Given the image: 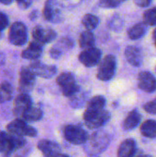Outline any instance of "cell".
<instances>
[{
  "label": "cell",
  "mask_w": 156,
  "mask_h": 157,
  "mask_svg": "<svg viewBox=\"0 0 156 157\" xmlns=\"http://www.w3.org/2000/svg\"><path fill=\"white\" fill-rule=\"evenodd\" d=\"M43 17L50 22L59 23L63 19L62 6L60 3L55 1H47L42 11Z\"/></svg>",
  "instance_id": "52a82bcc"
},
{
  "label": "cell",
  "mask_w": 156,
  "mask_h": 157,
  "mask_svg": "<svg viewBox=\"0 0 156 157\" xmlns=\"http://www.w3.org/2000/svg\"><path fill=\"white\" fill-rule=\"evenodd\" d=\"M32 106V99L29 94L20 93L14 100L13 112L17 117H22L23 114Z\"/></svg>",
  "instance_id": "4fadbf2b"
},
{
  "label": "cell",
  "mask_w": 156,
  "mask_h": 157,
  "mask_svg": "<svg viewBox=\"0 0 156 157\" xmlns=\"http://www.w3.org/2000/svg\"><path fill=\"white\" fill-rule=\"evenodd\" d=\"M6 131L9 134L21 137H36L38 135V132L34 127L28 125L23 119L19 118L9 122L6 126Z\"/></svg>",
  "instance_id": "277c9868"
},
{
  "label": "cell",
  "mask_w": 156,
  "mask_h": 157,
  "mask_svg": "<svg viewBox=\"0 0 156 157\" xmlns=\"http://www.w3.org/2000/svg\"><path fill=\"white\" fill-rule=\"evenodd\" d=\"M8 23H9V20H8V17H7L6 14L0 11V32L7 28Z\"/></svg>",
  "instance_id": "d6a6232c"
},
{
  "label": "cell",
  "mask_w": 156,
  "mask_h": 157,
  "mask_svg": "<svg viewBox=\"0 0 156 157\" xmlns=\"http://www.w3.org/2000/svg\"><path fill=\"white\" fill-rule=\"evenodd\" d=\"M17 5L18 6V7L20 9H27L32 5V1H28V0H26V1H17Z\"/></svg>",
  "instance_id": "e575fe53"
},
{
  "label": "cell",
  "mask_w": 156,
  "mask_h": 157,
  "mask_svg": "<svg viewBox=\"0 0 156 157\" xmlns=\"http://www.w3.org/2000/svg\"><path fill=\"white\" fill-rule=\"evenodd\" d=\"M82 23H83L84 27L87 30L91 31V30L95 29L98 26V24H99V18L97 16H95V15L86 14L83 17V18H82Z\"/></svg>",
  "instance_id": "484cf974"
},
{
  "label": "cell",
  "mask_w": 156,
  "mask_h": 157,
  "mask_svg": "<svg viewBox=\"0 0 156 157\" xmlns=\"http://www.w3.org/2000/svg\"><path fill=\"white\" fill-rule=\"evenodd\" d=\"M0 4L1 5H10V4H12V1H1Z\"/></svg>",
  "instance_id": "f35d334b"
},
{
  "label": "cell",
  "mask_w": 156,
  "mask_h": 157,
  "mask_svg": "<svg viewBox=\"0 0 156 157\" xmlns=\"http://www.w3.org/2000/svg\"><path fill=\"white\" fill-rule=\"evenodd\" d=\"M110 144V137L105 132H97L88 137L86 149L90 154H100L104 152Z\"/></svg>",
  "instance_id": "6da1fadb"
},
{
  "label": "cell",
  "mask_w": 156,
  "mask_h": 157,
  "mask_svg": "<svg viewBox=\"0 0 156 157\" xmlns=\"http://www.w3.org/2000/svg\"><path fill=\"white\" fill-rule=\"evenodd\" d=\"M36 75L32 73L29 66H24L19 71L18 86L21 93L28 94L32 90L35 86Z\"/></svg>",
  "instance_id": "9c48e42d"
},
{
  "label": "cell",
  "mask_w": 156,
  "mask_h": 157,
  "mask_svg": "<svg viewBox=\"0 0 156 157\" xmlns=\"http://www.w3.org/2000/svg\"><path fill=\"white\" fill-rule=\"evenodd\" d=\"M64 138L72 144L80 145L87 142L88 135L86 132L77 125H67L63 130Z\"/></svg>",
  "instance_id": "8992f818"
},
{
  "label": "cell",
  "mask_w": 156,
  "mask_h": 157,
  "mask_svg": "<svg viewBox=\"0 0 156 157\" xmlns=\"http://www.w3.org/2000/svg\"><path fill=\"white\" fill-rule=\"evenodd\" d=\"M29 19L30 20H36L38 17H39V11L37 10V9H34V10H32L30 13H29Z\"/></svg>",
  "instance_id": "8d00e7d4"
},
{
  "label": "cell",
  "mask_w": 156,
  "mask_h": 157,
  "mask_svg": "<svg viewBox=\"0 0 156 157\" xmlns=\"http://www.w3.org/2000/svg\"><path fill=\"white\" fill-rule=\"evenodd\" d=\"M42 52L43 48L41 44L36 41H31L29 46L21 52V57L27 60L36 61L42 55Z\"/></svg>",
  "instance_id": "d6986e66"
},
{
  "label": "cell",
  "mask_w": 156,
  "mask_h": 157,
  "mask_svg": "<svg viewBox=\"0 0 156 157\" xmlns=\"http://www.w3.org/2000/svg\"><path fill=\"white\" fill-rule=\"evenodd\" d=\"M143 109L152 115H156V98L147 102L144 106H143Z\"/></svg>",
  "instance_id": "1f68e13d"
},
{
  "label": "cell",
  "mask_w": 156,
  "mask_h": 157,
  "mask_svg": "<svg viewBox=\"0 0 156 157\" xmlns=\"http://www.w3.org/2000/svg\"><path fill=\"white\" fill-rule=\"evenodd\" d=\"M14 96V88L8 82H2L0 84V104L10 101Z\"/></svg>",
  "instance_id": "603a6c76"
},
{
  "label": "cell",
  "mask_w": 156,
  "mask_h": 157,
  "mask_svg": "<svg viewBox=\"0 0 156 157\" xmlns=\"http://www.w3.org/2000/svg\"><path fill=\"white\" fill-rule=\"evenodd\" d=\"M122 3V0H102L99 2V6L103 8H116Z\"/></svg>",
  "instance_id": "4dcf8cb0"
},
{
  "label": "cell",
  "mask_w": 156,
  "mask_h": 157,
  "mask_svg": "<svg viewBox=\"0 0 156 157\" xmlns=\"http://www.w3.org/2000/svg\"><path fill=\"white\" fill-rule=\"evenodd\" d=\"M102 52L96 48H89L86 50H84L78 56L79 62L84 64L86 67H93L96 66L101 59Z\"/></svg>",
  "instance_id": "8fae6325"
},
{
  "label": "cell",
  "mask_w": 156,
  "mask_h": 157,
  "mask_svg": "<svg viewBox=\"0 0 156 157\" xmlns=\"http://www.w3.org/2000/svg\"><path fill=\"white\" fill-rule=\"evenodd\" d=\"M138 86L146 93H154L156 90V78L154 75L148 71L141 72L138 76Z\"/></svg>",
  "instance_id": "5bb4252c"
},
{
  "label": "cell",
  "mask_w": 156,
  "mask_h": 157,
  "mask_svg": "<svg viewBox=\"0 0 156 157\" xmlns=\"http://www.w3.org/2000/svg\"><path fill=\"white\" fill-rule=\"evenodd\" d=\"M62 54H63V52H60V51H59L58 49H56L55 47H52V48H51V50H50V56H51L52 59H54V60L59 59V58L62 56Z\"/></svg>",
  "instance_id": "836d02e7"
},
{
  "label": "cell",
  "mask_w": 156,
  "mask_h": 157,
  "mask_svg": "<svg viewBox=\"0 0 156 157\" xmlns=\"http://www.w3.org/2000/svg\"><path fill=\"white\" fill-rule=\"evenodd\" d=\"M141 133L147 138H156V121L148 120L141 126Z\"/></svg>",
  "instance_id": "cb8c5ba5"
},
{
  "label": "cell",
  "mask_w": 156,
  "mask_h": 157,
  "mask_svg": "<svg viewBox=\"0 0 156 157\" xmlns=\"http://www.w3.org/2000/svg\"><path fill=\"white\" fill-rule=\"evenodd\" d=\"M29 69L36 76L49 79L57 74V67L52 64H46L40 61H35L29 65Z\"/></svg>",
  "instance_id": "30bf717a"
},
{
  "label": "cell",
  "mask_w": 156,
  "mask_h": 157,
  "mask_svg": "<svg viewBox=\"0 0 156 157\" xmlns=\"http://www.w3.org/2000/svg\"><path fill=\"white\" fill-rule=\"evenodd\" d=\"M155 71H156V69H155Z\"/></svg>",
  "instance_id": "b9f144b4"
},
{
  "label": "cell",
  "mask_w": 156,
  "mask_h": 157,
  "mask_svg": "<svg viewBox=\"0 0 156 157\" xmlns=\"http://www.w3.org/2000/svg\"><path fill=\"white\" fill-rule=\"evenodd\" d=\"M29 38L28 28L21 21L14 22L8 30V40L14 46H23Z\"/></svg>",
  "instance_id": "3957f363"
},
{
  "label": "cell",
  "mask_w": 156,
  "mask_h": 157,
  "mask_svg": "<svg viewBox=\"0 0 156 157\" xmlns=\"http://www.w3.org/2000/svg\"><path fill=\"white\" fill-rule=\"evenodd\" d=\"M137 154V144L134 139L124 140L118 150V157H135Z\"/></svg>",
  "instance_id": "ac0fdd59"
},
{
  "label": "cell",
  "mask_w": 156,
  "mask_h": 157,
  "mask_svg": "<svg viewBox=\"0 0 156 157\" xmlns=\"http://www.w3.org/2000/svg\"><path fill=\"white\" fill-rule=\"evenodd\" d=\"M135 157H152V156H151V155H146V154H144V153H143V152H138V151H137V154H136Z\"/></svg>",
  "instance_id": "74e56055"
},
{
  "label": "cell",
  "mask_w": 156,
  "mask_h": 157,
  "mask_svg": "<svg viewBox=\"0 0 156 157\" xmlns=\"http://www.w3.org/2000/svg\"><path fill=\"white\" fill-rule=\"evenodd\" d=\"M153 36H154V43H155V46H156V29H154V31Z\"/></svg>",
  "instance_id": "ab89813d"
},
{
  "label": "cell",
  "mask_w": 156,
  "mask_h": 157,
  "mask_svg": "<svg viewBox=\"0 0 156 157\" xmlns=\"http://www.w3.org/2000/svg\"><path fill=\"white\" fill-rule=\"evenodd\" d=\"M117 69V60L112 54H108L99 63L97 77L100 81H108L115 75Z\"/></svg>",
  "instance_id": "5b68a950"
},
{
  "label": "cell",
  "mask_w": 156,
  "mask_h": 157,
  "mask_svg": "<svg viewBox=\"0 0 156 157\" xmlns=\"http://www.w3.org/2000/svg\"><path fill=\"white\" fill-rule=\"evenodd\" d=\"M109 119H110V113L108 110L103 109L102 111H100V112L91 116L87 120H86L85 123L88 129L96 130V129L100 128L104 124H106L109 121Z\"/></svg>",
  "instance_id": "9a60e30c"
},
{
  "label": "cell",
  "mask_w": 156,
  "mask_h": 157,
  "mask_svg": "<svg viewBox=\"0 0 156 157\" xmlns=\"http://www.w3.org/2000/svg\"><path fill=\"white\" fill-rule=\"evenodd\" d=\"M142 121V115L137 110H131L126 117L123 122V129L125 131H131L139 126Z\"/></svg>",
  "instance_id": "ffe728a7"
},
{
  "label": "cell",
  "mask_w": 156,
  "mask_h": 157,
  "mask_svg": "<svg viewBox=\"0 0 156 157\" xmlns=\"http://www.w3.org/2000/svg\"><path fill=\"white\" fill-rule=\"evenodd\" d=\"M55 157H69L68 155H62V154H60V155H58L57 156Z\"/></svg>",
  "instance_id": "60d3db41"
},
{
  "label": "cell",
  "mask_w": 156,
  "mask_h": 157,
  "mask_svg": "<svg viewBox=\"0 0 156 157\" xmlns=\"http://www.w3.org/2000/svg\"><path fill=\"white\" fill-rule=\"evenodd\" d=\"M42 117H43L42 110L38 107L32 106L23 114L22 119L26 122H36V121H40Z\"/></svg>",
  "instance_id": "7402d4cb"
},
{
  "label": "cell",
  "mask_w": 156,
  "mask_h": 157,
  "mask_svg": "<svg viewBox=\"0 0 156 157\" xmlns=\"http://www.w3.org/2000/svg\"><path fill=\"white\" fill-rule=\"evenodd\" d=\"M56 83L61 87L63 96L66 98H72L80 91V87L76 83L75 76L70 72H63L59 75L56 79Z\"/></svg>",
  "instance_id": "7a4b0ae2"
},
{
  "label": "cell",
  "mask_w": 156,
  "mask_h": 157,
  "mask_svg": "<svg viewBox=\"0 0 156 157\" xmlns=\"http://www.w3.org/2000/svg\"><path fill=\"white\" fill-rule=\"evenodd\" d=\"M125 57L130 64L139 67L143 63V56L140 48L136 46H128L125 49Z\"/></svg>",
  "instance_id": "e0dca14e"
},
{
  "label": "cell",
  "mask_w": 156,
  "mask_h": 157,
  "mask_svg": "<svg viewBox=\"0 0 156 157\" xmlns=\"http://www.w3.org/2000/svg\"><path fill=\"white\" fill-rule=\"evenodd\" d=\"M134 3H135V5H137L138 6L146 7V6H148L149 5H151L152 1H151V0H136Z\"/></svg>",
  "instance_id": "d590c367"
},
{
  "label": "cell",
  "mask_w": 156,
  "mask_h": 157,
  "mask_svg": "<svg viewBox=\"0 0 156 157\" xmlns=\"http://www.w3.org/2000/svg\"><path fill=\"white\" fill-rule=\"evenodd\" d=\"M123 19L122 17L119 15V14H114V16H112L108 22V28L116 32H119L123 28Z\"/></svg>",
  "instance_id": "4316f807"
},
{
  "label": "cell",
  "mask_w": 156,
  "mask_h": 157,
  "mask_svg": "<svg viewBox=\"0 0 156 157\" xmlns=\"http://www.w3.org/2000/svg\"><path fill=\"white\" fill-rule=\"evenodd\" d=\"M86 99V96L85 93L79 91L78 93H76L74 96H73L72 98H70V104L73 108L74 109H79L82 108L85 105Z\"/></svg>",
  "instance_id": "f546056e"
},
{
  "label": "cell",
  "mask_w": 156,
  "mask_h": 157,
  "mask_svg": "<svg viewBox=\"0 0 156 157\" xmlns=\"http://www.w3.org/2000/svg\"><path fill=\"white\" fill-rule=\"evenodd\" d=\"M74 41H73L72 39H70L68 37H63V38H61L57 41V43L53 47H55L56 49H58L60 52H63L64 51L71 50L74 47Z\"/></svg>",
  "instance_id": "83f0119b"
},
{
  "label": "cell",
  "mask_w": 156,
  "mask_h": 157,
  "mask_svg": "<svg viewBox=\"0 0 156 157\" xmlns=\"http://www.w3.org/2000/svg\"><path fill=\"white\" fill-rule=\"evenodd\" d=\"M147 32V26L143 22H140L132 26L128 30V36L131 40H136L143 38Z\"/></svg>",
  "instance_id": "44dd1931"
},
{
  "label": "cell",
  "mask_w": 156,
  "mask_h": 157,
  "mask_svg": "<svg viewBox=\"0 0 156 157\" xmlns=\"http://www.w3.org/2000/svg\"><path fill=\"white\" fill-rule=\"evenodd\" d=\"M143 23L146 26L156 25V6L147 9L143 13Z\"/></svg>",
  "instance_id": "f1b7e54d"
},
{
  "label": "cell",
  "mask_w": 156,
  "mask_h": 157,
  "mask_svg": "<svg viewBox=\"0 0 156 157\" xmlns=\"http://www.w3.org/2000/svg\"><path fill=\"white\" fill-rule=\"evenodd\" d=\"M95 36L92 33V31L89 30H86L84 32H82L80 34L79 37V45L81 48H84L85 50L89 49V48H93L95 45Z\"/></svg>",
  "instance_id": "d4e9b609"
},
{
  "label": "cell",
  "mask_w": 156,
  "mask_h": 157,
  "mask_svg": "<svg viewBox=\"0 0 156 157\" xmlns=\"http://www.w3.org/2000/svg\"><path fill=\"white\" fill-rule=\"evenodd\" d=\"M32 37L34 39V41L42 45L54 40L57 37V33L51 28L38 25L32 29Z\"/></svg>",
  "instance_id": "ba28073f"
},
{
  "label": "cell",
  "mask_w": 156,
  "mask_h": 157,
  "mask_svg": "<svg viewBox=\"0 0 156 157\" xmlns=\"http://www.w3.org/2000/svg\"><path fill=\"white\" fill-rule=\"evenodd\" d=\"M106 98L103 96H95L88 102L86 109L84 112V121L87 120L91 116L102 111L106 106Z\"/></svg>",
  "instance_id": "7c38bea8"
},
{
  "label": "cell",
  "mask_w": 156,
  "mask_h": 157,
  "mask_svg": "<svg viewBox=\"0 0 156 157\" xmlns=\"http://www.w3.org/2000/svg\"><path fill=\"white\" fill-rule=\"evenodd\" d=\"M38 149L47 157H55L60 155L61 147L60 145L50 140H41L37 144Z\"/></svg>",
  "instance_id": "2e32d148"
}]
</instances>
